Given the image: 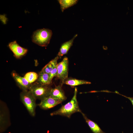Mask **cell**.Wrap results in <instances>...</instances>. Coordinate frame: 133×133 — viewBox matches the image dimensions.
I'll use <instances>...</instances> for the list:
<instances>
[{"label":"cell","instance_id":"7","mask_svg":"<svg viewBox=\"0 0 133 133\" xmlns=\"http://www.w3.org/2000/svg\"><path fill=\"white\" fill-rule=\"evenodd\" d=\"M8 46L14 56L17 58H20L24 56L28 51L27 49L20 46L16 41L9 43Z\"/></svg>","mask_w":133,"mask_h":133},{"label":"cell","instance_id":"17","mask_svg":"<svg viewBox=\"0 0 133 133\" xmlns=\"http://www.w3.org/2000/svg\"><path fill=\"white\" fill-rule=\"evenodd\" d=\"M24 77L30 83L32 84L36 81L38 78V75L36 72H31L27 73Z\"/></svg>","mask_w":133,"mask_h":133},{"label":"cell","instance_id":"19","mask_svg":"<svg viewBox=\"0 0 133 133\" xmlns=\"http://www.w3.org/2000/svg\"><path fill=\"white\" fill-rule=\"evenodd\" d=\"M115 92L117 93V94L118 93L120 95V94L117 92L116 91H115ZM120 95L128 99L131 101V102L133 105V97H127V96H126L124 95H121V94H120Z\"/></svg>","mask_w":133,"mask_h":133},{"label":"cell","instance_id":"11","mask_svg":"<svg viewBox=\"0 0 133 133\" xmlns=\"http://www.w3.org/2000/svg\"><path fill=\"white\" fill-rule=\"evenodd\" d=\"M50 74L45 73L41 70L39 73L38 79L36 82L43 85H49L51 83Z\"/></svg>","mask_w":133,"mask_h":133},{"label":"cell","instance_id":"15","mask_svg":"<svg viewBox=\"0 0 133 133\" xmlns=\"http://www.w3.org/2000/svg\"><path fill=\"white\" fill-rule=\"evenodd\" d=\"M58 1L60 6L62 12L77 3L78 0H59Z\"/></svg>","mask_w":133,"mask_h":133},{"label":"cell","instance_id":"8","mask_svg":"<svg viewBox=\"0 0 133 133\" xmlns=\"http://www.w3.org/2000/svg\"><path fill=\"white\" fill-rule=\"evenodd\" d=\"M11 74L19 87L22 91L28 90L31 84L24 77H22L15 71H13Z\"/></svg>","mask_w":133,"mask_h":133},{"label":"cell","instance_id":"18","mask_svg":"<svg viewBox=\"0 0 133 133\" xmlns=\"http://www.w3.org/2000/svg\"><path fill=\"white\" fill-rule=\"evenodd\" d=\"M56 66L50 73V79L52 81L53 78L57 76V66Z\"/></svg>","mask_w":133,"mask_h":133},{"label":"cell","instance_id":"6","mask_svg":"<svg viewBox=\"0 0 133 133\" xmlns=\"http://www.w3.org/2000/svg\"><path fill=\"white\" fill-rule=\"evenodd\" d=\"M62 102L60 100L49 96L41 100L38 105L42 109L47 110L54 107Z\"/></svg>","mask_w":133,"mask_h":133},{"label":"cell","instance_id":"10","mask_svg":"<svg viewBox=\"0 0 133 133\" xmlns=\"http://www.w3.org/2000/svg\"><path fill=\"white\" fill-rule=\"evenodd\" d=\"M77 36L78 34H75L71 39L62 44L57 55L59 58H61L64 55L67 54L72 45L74 39Z\"/></svg>","mask_w":133,"mask_h":133},{"label":"cell","instance_id":"16","mask_svg":"<svg viewBox=\"0 0 133 133\" xmlns=\"http://www.w3.org/2000/svg\"><path fill=\"white\" fill-rule=\"evenodd\" d=\"M4 106H3L2 107L1 106H0V130H1L2 129L5 128L6 125L8 122V119L7 116V112H6L7 110H6V109L5 108V110H4Z\"/></svg>","mask_w":133,"mask_h":133},{"label":"cell","instance_id":"5","mask_svg":"<svg viewBox=\"0 0 133 133\" xmlns=\"http://www.w3.org/2000/svg\"><path fill=\"white\" fill-rule=\"evenodd\" d=\"M57 74L56 76L61 81L60 84L62 86L64 82L68 77V60L65 57L57 65Z\"/></svg>","mask_w":133,"mask_h":133},{"label":"cell","instance_id":"12","mask_svg":"<svg viewBox=\"0 0 133 133\" xmlns=\"http://www.w3.org/2000/svg\"><path fill=\"white\" fill-rule=\"evenodd\" d=\"M86 122L87 123L92 131L94 133H105L100 129L95 122L88 119L82 112L81 113Z\"/></svg>","mask_w":133,"mask_h":133},{"label":"cell","instance_id":"13","mask_svg":"<svg viewBox=\"0 0 133 133\" xmlns=\"http://www.w3.org/2000/svg\"><path fill=\"white\" fill-rule=\"evenodd\" d=\"M91 82L86 81L77 79L73 78H68L64 82V84L70 86L72 87L84 84H90Z\"/></svg>","mask_w":133,"mask_h":133},{"label":"cell","instance_id":"14","mask_svg":"<svg viewBox=\"0 0 133 133\" xmlns=\"http://www.w3.org/2000/svg\"><path fill=\"white\" fill-rule=\"evenodd\" d=\"M59 58L58 56H57L44 66L41 70L45 73L50 74L57 66V61Z\"/></svg>","mask_w":133,"mask_h":133},{"label":"cell","instance_id":"4","mask_svg":"<svg viewBox=\"0 0 133 133\" xmlns=\"http://www.w3.org/2000/svg\"><path fill=\"white\" fill-rule=\"evenodd\" d=\"M51 88L49 85H42L36 82L31 84L28 90L36 99L41 100L49 96Z\"/></svg>","mask_w":133,"mask_h":133},{"label":"cell","instance_id":"2","mask_svg":"<svg viewBox=\"0 0 133 133\" xmlns=\"http://www.w3.org/2000/svg\"><path fill=\"white\" fill-rule=\"evenodd\" d=\"M52 34L51 30L48 29L37 30L33 34L32 41L41 47H46L49 44Z\"/></svg>","mask_w":133,"mask_h":133},{"label":"cell","instance_id":"1","mask_svg":"<svg viewBox=\"0 0 133 133\" xmlns=\"http://www.w3.org/2000/svg\"><path fill=\"white\" fill-rule=\"evenodd\" d=\"M77 89L75 88L73 96L71 100L62 106L59 109L50 113L51 116L59 115L70 118L71 115L76 112H82L79 107L77 98Z\"/></svg>","mask_w":133,"mask_h":133},{"label":"cell","instance_id":"9","mask_svg":"<svg viewBox=\"0 0 133 133\" xmlns=\"http://www.w3.org/2000/svg\"><path fill=\"white\" fill-rule=\"evenodd\" d=\"M60 84L51 88L49 96L51 97L63 101L66 100V97Z\"/></svg>","mask_w":133,"mask_h":133},{"label":"cell","instance_id":"3","mask_svg":"<svg viewBox=\"0 0 133 133\" xmlns=\"http://www.w3.org/2000/svg\"><path fill=\"white\" fill-rule=\"evenodd\" d=\"M21 100L29 114L34 116L36 106V99L29 90L22 91L20 94Z\"/></svg>","mask_w":133,"mask_h":133}]
</instances>
